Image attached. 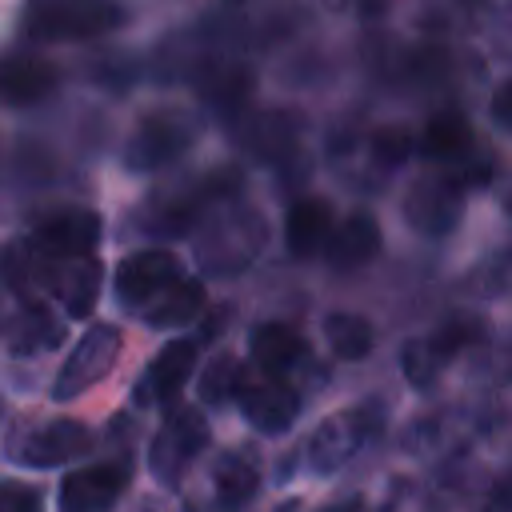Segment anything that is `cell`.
Instances as JSON below:
<instances>
[{
    "instance_id": "6da1fadb",
    "label": "cell",
    "mask_w": 512,
    "mask_h": 512,
    "mask_svg": "<svg viewBox=\"0 0 512 512\" xmlns=\"http://www.w3.org/2000/svg\"><path fill=\"white\" fill-rule=\"evenodd\" d=\"M260 236H264L260 216H252L248 208H228L224 216H216L204 228V236H200V264L212 276H236L260 252Z\"/></svg>"
},
{
    "instance_id": "7a4b0ae2",
    "label": "cell",
    "mask_w": 512,
    "mask_h": 512,
    "mask_svg": "<svg viewBox=\"0 0 512 512\" xmlns=\"http://www.w3.org/2000/svg\"><path fill=\"white\" fill-rule=\"evenodd\" d=\"M116 356H120V328H112V324H92V328L76 340V348L68 352V360L60 364V372H56V380H52V400H76V396H84L88 388H96V384L112 372Z\"/></svg>"
},
{
    "instance_id": "3957f363",
    "label": "cell",
    "mask_w": 512,
    "mask_h": 512,
    "mask_svg": "<svg viewBox=\"0 0 512 512\" xmlns=\"http://www.w3.org/2000/svg\"><path fill=\"white\" fill-rule=\"evenodd\" d=\"M124 24V8L112 0H56L28 24L36 40H96Z\"/></svg>"
},
{
    "instance_id": "277c9868",
    "label": "cell",
    "mask_w": 512,
    "mask_h": 512,
    "mask_svg": "<svg viewBox=\"0 0 512 512\" xmlns=\"http://www.w3.org/2000/svg\"><path fill=\"white\" fill-rule=\"evenodd\" d=\"M464 216V184L452 172L420 176L404 192V224L420 236H448Z\"/></svg>"
},
{
    "instance_id": "5b68a950",
    "label": "cell",
    "mask_w": 512,
    "mask_h": 512,
    "mask_svg": "<svg viewBox=\"0 0 512 512\" xmlns=\"http://www.w3.org/2000/svg\"><path fill=\"white\" fill-rule=\"evenodd\" d=\"M204 444H208V420H204V412H196V408H176V412L160 424V432H156V440H152V448H148V468H152V476L164 480V484H176V480L184 476V468L204 452Z\"/></svg>"
},
{
    "instance_id": "8992f818",
    "label": "cell",
    "mask_w": 512,
    "mask_h": 512,
    "mask_svg": "<svg viewBox=\"0 0 512 512\" xmlns=\"http://www.w3.org/2000/svg\"><path fill=\"white\" fill-rule=\"evenodd\" d=\"M480 340H484V324L480 320H452V324L436 328L432 336L412 340L404 348V376H408V384L412 388H432L440 380L444 364L452 356H460L464 348L480 344Z\"/></svg>"
},
{
    "instance_id": "52a82bcc",
    "label": "cell",
    "mask_w": 512,
    "mask_h": 512,
    "mask_svg": "<svg viewBox=\"0 0 512 512\" xmlns=\"http://www.w3.org/2000/svg\"><path fill=\"white\" fill-rule=\"evenodd\" d=\"M188 144H192V124L184 116H176V112H152L128 136L124 164L136 168V172H156V168L172 164Z\"/></svg>"
},
{
    "instance_id": "ba28073f",
    "label": "cell",
    "mask_w": 512,
    "mask_h": 512,
    "mask_svg": "<svg viewBox=\"0 0 512 512\" xmlns=\"http://www.w3.org/2000/svg\"><path fill=\"white\" fill-rule=\"evenodd\" d=\"M32 248L44 252L48 260H76V256H92L100 244V216L92 208H60L52 216H44L32 228Z\"/></svg>"
},
{
    "instance_id": "9c48e42d",
    "label": "cell",
    "mask_w": 512,
    "mask_h": 512,
    "mask_svg": "<svg viewBox=\"0 0 512 512\" xmlns=\"http://www.w3.org/2000/svg\"><path fill=\"white\" fill-rule=\"evenodd\" d=\"M180 260L168 248H144L120 260L116 268V296L128 308H148L164 288H172L180 280Z\"/></svg>"
},
{
    "instance_id": "30bf717a",
    "label": "cell",
    "mask_w": 512,
    "mask_h": 512,
    "mask_svg": "<svg viewBox=\"0 0 512 512\" xmlns=\"http://www.w3.org/2000/svg\"><path fill=\"white\" fill-rule=\"evenodd\" d=\"M236 404L240 416L264 432V436H280L296 424L300 416V396L280 380V376H264V380H240L236 388Z\"/></svg>"
},
{
    "instance_id": "8fae6325",
    "label": "cell",
    "mask_w": 512,
    "mask_h": 512,
    "mask_svg": "<svg viewBox=\"0 0 512 512\" xmlns=\"http://www.w3.org/2000/svg\"><path fill=\"white\" fill-rule=\"evenodd\" d=\"M124 484H128V464L124 460L76 468L60 480V512H104V508L116 504Z\"/></svg>"
},
{
    "instance_id": "7c38bea8",
    "label": "cell",
    "mask_w": 512,
    "mask_h": 512,
    "mask_svg": "<svg viewBox=\"0 0 512 512\" xmlns=\"http://www.w3.org/2000/svg\"><path fill=\"white\" fill-rule=\"evenodd\" d=\"M92 448V432L80 420H48L16 444V460L28 468H56Z\"/></svg>"
},
{
    "instance_id": "4fadbf2b",
    "label": "cell",
    "mask_w": 512,
    "mask_h": 512,
    "mask_svg": "<svg viewBox=\"0 0 512 512\" xmlns=\"http://www.w3.org/2000/svg\"><path fill=\"white\" fill-rule=\"evenodd\" d=\"M192 368H196V344L192 340H168L152 364L144 368L140 384H136V404H160V400H172L188 380H192Z\"/></svg>"
},
{
    "instance_id": "5bb4252c",
    "label": "cell",
    "mask_w": 512,
    "mask_h": 512,
    "mask_svg": "<svg viewBox=\"0 0 512 512\" xmlns=\"http://www.w3.org/2000/svg\"><path fill=\"white\" fill-rule=\"evenodd\" d=\"M364 432H368V424H364L360 412H336V416L320 420L316 432L304 444V456H308L312 472H336L364 444Z\"/></svg>"
},
{
    "instance_id": "9a60e30c",
    "label": "cell",
    "mask_w": 512,
    "mask_h": 512,
    "mask_svg": "<svg viewBox=\"0 0 512 512\" xmlns=\"http://www.w3.org/2000/svg\"><path fill=\"white\" fill-rule=\"evenodd\" d=\"M328 264L336 272H356L364 264H372L380 256V224L372 212H352L348 220H340L324 244Z\"/></svg>"
},
{
    "instance_id": "2e32d148",
    "label": "cell",
    "mask_w": 512,
    "mask_h": 512,
    "mask_svg": "<svg viewBox=\"0 0 512 512\" xmlns=\"http://www.w3.org/2000/svg\"><path fill=\"white\" fill-rule=\"evenodd\" d=\"M332 236V204L320 196H300L292 200L284 216V244L292 256H316Z\"/></svg>"
},
{
    "instance_id": "e0dca14e",
    "label": "cell",
    "mask_w": 512,
    "mask_h": 512,
    "mask_svg": "<svg viewBox=\"0 0 512 512\" xmlns=\"http://www.w3.org/2000/svg\"><path fill=\"white\" fill-rule=\"evenodd\" d=\"M48 292L64 304V312L72 320L88 316L96 308V296H100V260L92 256H76V260H60L52 268V284Z\"/></svg>"
},
{
    "instance_id": "ac0fdd59",
    "label": "cell",
    "mask_w": 512,
    "mask_h": 512,
    "mask_svg": "<svg viewBox=\"0 0 512 512\" xmlns=\"http://www.w3.org/2000/svg\"><path fill=\"white\" fill-rule=\"evenodd\" d=\"M56 88V68L40 56H8L0 60V100L12 108L40 104Z\"/></svg>"
},
{
    "instance_id": "d6986e66",
    "label": "cell",
    "mask_w": 512,
    "mask_h": 512,
    "mask_svg": "<svg viewBox=\"0 0 512 512\" xmlns=\"http://www.w3.org/2000/svg\"><path fill=\"white\" fill-rule=\"evenodd\" d=\"M248 352H252V360H256V368L264 372V376H288V372H296V364L308 356V344H304V336L296 332V328H288V324H260L256 332H252V340H248Z\"/></svg>"
},
{
    "instance_id": "ffe728a7",
    "label": "cell",
    "mask_w": 512,
    "mask_h": 512,
    "mask_svg": "<svg viewBox=\"0 0 512 512\" xmlns=\"http://www.w3.org/2000/svg\"><path fill=\"white\" fill-rule=\"evenodd\" d=\"M200 312H204V284L192 280V276H180L172 288H164V292L144 308V320H148L152 328H184V324H192Z\"/></svg>"
},
{
    "instance_id": "44dd1931",
    "label": "cell",
    "mask_w": 512,
    "mask_h": 512,
    "mask_svg": "<svg viewBox=\"0 0 512 512\" xmlns=\"http://www.w3.org/2000/svg\"><path fill=\"white\" fill-rule=\"evenodd\" d=\"M472 148V128L460 112H436L428 124H424V136H420V152L432 156V160H460L464 152Z\"/></svg>"
},
{
    "instance_id": "7402d4cb",
    "label": "cell",
    "mask_w": 512,
    "mask_h": 512,
    "mask_svg": "<svg viewBox=\"0 0 512 512\" xmlns=\"http://www.w3.org/2000/svg\"><path fill=\"white\" fill-rule=\"evenodd\" d=\"M324 340L340 360H364L376 344V332L360 312H328L324 316Z\"/></svg>"
},
{
    "instance_id": "603a6c76",
    "label": "cell",
    "mask_w": 512,
    "mask_h": 512,
    "mask_svg": "<svg viewBox=\"0 0 512 512\" xmlns=\"http://www.w3.org/2000/svg\"><path fill=\"white\" fill-rule=\"evenodd\" d=\"M256 484H260V468L244 448L224 452L216 460V468H212V488H216V496L224 504H244L256 492Z\"/></svg>"
},
{
    "instance_id": "cb8c5ba5",
    "label": "cell",
    "mask_w": 512,
    "mask_h": 512,
    "mask_svg": "<svg viewBox=\"0 0 512 512\" xmlns=\"http://www.w3.org/2000/svg\"><path fill=\"white\" fill-rule=\"evenodd\" d=\"M252 96V72L244 64H224L204 80V100L216 112H240Z\"/></svg>"
},
{
    "instance_id": "d4e9b609",
    "label": "cell",
    "mask_w": 512,
    "mask_h": 512,
    "mask_svg": "<svg viewBox=\"0 0 512 512\" xmlns=\"http://www.w3.org/2000/svg\"><path fill=\"white\" fill-rule=\"evenodd\" d=\"M292 132H296V116H288V112H264V116H256L248 124L244 140H248V148L256 156H280V152L292 148Z\"/></svg>"
},
{
    "instance_id": "484cf974",
    "label": "cell",
    "mask_w": 512,
    "mask_h": 512,
    "mask_svg": "<svg viewBox=\"0 0 512 512\" xmlns=\"http://www.w3.org/2000/svg\"><path fill=\"white\" fill-rule=\"evenodd\" d=\"M52 344H60V324L48 316L44 304L32 300L28 312H24V320L16 324L12 348H16V352H44V348H52Z\"/></svg>"
},
{
    "instance_id": "4316f807",
    "label": "cell",
    "mask_w": 512,
    "mask_h": 512,
    "mask_svg": "<svg viewBox=\"0 0 512 512\" xmlns=\"http://www.w3.org/2000/svg\"><path fill=\"white\" fill-rule=\"evenodd\" d=\"M236 388H240V360L236 356H216L204 372H200V400L204 404H224V400H236Z\"/></svg>"
},
{
    "instance_id": "83f0119b",
    "label": "cell",
    "mask_w": 512,
    "mask_h": 512,
    "mask_svg": "<svg viewBox=\"0 0 512 512\" xmlns=\"http://www.w3.org/2000/svg\"><path fill=\"white\" fill-rule=\"evenodd\" d=\"M412 152H416V136H412L404 124H384V128L372 132V160H376V164L396 168V164H404Z\"/></svg>"
},
{
    "instance_id": "f1b7e54d",
    "label": "cell",
    "mask_w": 512,
    "mask_h": 512,
    "mask_svg": "<svg viewBox=\"0 0 512 512\" xmlns=\"http://www.w3.org/2000/svg\"><path fill=\"white\" fill-rule=\"evenodd\" d=\"M0 512H44L40 492L16 480H0Z\"/></svg>"
},
{
    "instance_id": "f546056e",
    "label": "cell",
    "mask_w": 512,
    "mask_h": 512,
    "mask_svg": "<svg viewBox=\"0 0 512 512\" xmlns=\"http://www.w3.org/2000/svg\"><path fill=\"white\" fill-rule=\"evenodd\" d=\"M492 120L504 124V128H512V76L492 92Z\"/></svg>"
},
{
    "instance_id": "4dcf8cb0",
    "label": "cell",
    "mask_w": 512,
    "mask_h": 512,
    "mask_svg": "<svg viewBox=\"0 0 512 512\" xmlns=\"http://www.w3.org/2000/svg\"><path fill=\"white\" fill-rule=\"evenodd\" d=\"M488 512H512V484H500L496 496L488 500Z\"/></svg>"
},
{
    "instance_id": "1f68e13d",
    "label": "cell",
    "mask_w": 512,
    "mask_h": 512,
    "mask_svg": "<svg viewBox=\"0 0 512 512\" xmlns=\"http://www.w3.org/2000/svg\"><path fill=\"white\" fill-rule=\"evenodd\" d=\"M504 28H508V32H500V40L508 44L504 52H512V8H508V16H504Z\"/></svg>"
},
{
    "instance_id": "d6a6232c",
    "label": "cell",
    "mask_w": 512,
    "mask_h": 512,
    "mask_svg": "<svg viewBox=\"0 0 512 512\" xmlns=\"http://www.w3.org/2000/svg\"><path fill=\"white\" fill-rule=\"evenodd\" d=\"M504 212H508V216H512V192H508V200H504Z\"/></svg>"
}]
</instances>
